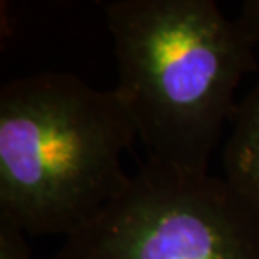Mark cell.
<instances>
[{
    "label": "cell",
    "mask_w": 259,
    "mask_h": 259,
    "mask_svg": "<svg viewBox=\"0 0 259 259\" xmlns=\"http://www.w3.org/2000/svg\"><path fill=\"white\" fill-rule=\"evenodd\" d=\"M53 259H259V221L224 177L147 162Z\"/></svg>",
    "instance_id": "cell-3"
},
{
    "label": "cell",
    "mask_w": 259,
    "mask_h": 259,
    "mask_svg": "<svg viewBox=\"0 0 259 259\" xmlns=\"http://www.w3.org/2000/svg\"><path fill=\"white\" fill-rule=\"evenodd\" d=\"M237 25L252 44H259V0H247L242 4L236 19Z\"/></svg>",
    "instance_id": "cell-6"
},
{
    "label": "cell",
    "mask_w": 259,
    "mask_h": 259,
    "mask_svg": "<svg viewBox=\"0 0 259 259\" xmlns=\"http://www.w3.org/2000/svg\"><path fill=\"white\" fill-rule=\"evenodd\" d=\"M27 232L0 214V259H30Z\"/></svg>",
    "instance_id": "cell-5"
},
{
    "label": "cell",
    "mask_w": 259,
    "mask_h": 259,
    "mask_svg": "<svg viewBox=\"0 0 259 259\" xmlns=\"http://www.w3.org/2000/svg\"><path fill=\"white\" fill-rule=\"evenodd\" d=\"M137 130L115 88L40 72L0 90V214L29 236H71L132 179L121 155Z\"/></svg>",
    "instance_id": "cell-2"
},
{
    "label": "cell",
    "mask_w": 259,
    "mask_h": 259,
    "mask_svg": "<svg viewBox=\"0 0 259 259\" xmlns=\"http://www.w3.org/2000/svg\"><path fill=\"white\" fill-rule=\"evenodd\" d=\"M226 140L224 180L259 221V81L239 101Z\"/></svg>",
    "instance_id": "cell-4"
},
{
    "label": "cell",
    "mask_w": 259,
    "mask_h": 259,
    "mask_svg": "<svg viewBox=\"0 0 259 259\" xmlns=\"http://www.w3.org/2000/svg\"><path fill=\"white\" fill-rule=\"evenodd\" d=\"M118 84L148 162L207 175L257 67L254 48L212 0H111L105 5Z\"/></svg>",
    "instance_id": "cell-1"
}]
</instances>
